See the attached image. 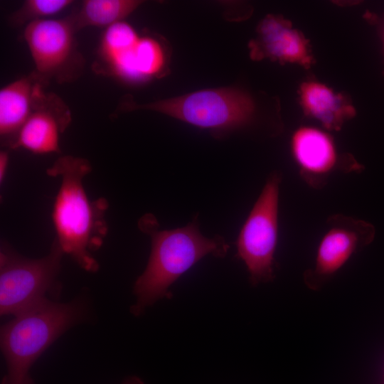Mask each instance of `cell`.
I'll return each instance as SVG.
<instances>
[{"label":"cell","instance_id":"cell-15","mask_svg":"<svg viewBox=\"0 0 384 384\" xmlns=\"http://www.w3.org/2000/svg\"><path fill=\"white\" fill-rule=\"evenodd\" d=\"M142 4L137 0H85L72 15L78 31L90 26L106 28L123 21Z\"/></svg>","mask_w":384,"mask_h":384},{"label":"cell","instance_id":"cell-8","mask_svg":"<svg viewBox=\"0 0 384 384\" xmlns=\"http://www.w3.org/2000/svg\"><path fill=\"white\" fill-rule=\"evenodd\" d=\"M375 236V226L368 221L343 214L329 216L316 249L314 265L304 273L306 284L318 287L358 250L370 244Z\"/></svg>","mask_w":384,"mask_h":384},{"label":"cell","instance_id":"cell-7","mask_svg":"<svg viewBox=\"0 0 384 384\" xmlns=\"http://www.w3.org/2000/svg\"><path fill=\"white\" fill-rule=\"evenodd\" d=\"M73 15L46 18L26 26L23 38L35 65L36 74L48 85L68 83L80 78L85 58L78 50Z\"/></svg>","mask_w":384,"mask_h":384},{"label":"cell","instance_id":"cell-1","mask_svg":"<svg viewBox=\"0 0 384 384\" xmlns=\"http://www.w3.org/2000/svg\"><path fill=\"white\" fill-rule=\"evenodd\" d=\"M91 170L87 159L63 156L47 169V174L61 178L52 213L55 239L63 253L83 270L94 272L99 265L91 252L100 248L107 235L105 216L108 203L104 198L90 201L87 196L83 178Z\"/></svg>","mask_w":384,"mask_h":384},{"label":"cell","instance_id":"cell-10","mask_svg":"<svg viewBox=\"0 0 384 384\" xmlns=\"http://www.w3.org/2000/svg\"><path fill=\"white\" fill-rule=\"evenodd\" d=\"M38 90L32 113L22 127L12 149L22 148L33 154L59 153L60 136L72 120L71 111L57 94Z\"/></svg>","mask_w":384,"mask_h":384},{"label":"cell","instance_id":"cell-5","mask_svg":"<svg viewBox=\"0 0 384 384\" xmlns=\"http://www.w3.org/2000/svg\"><path fill=\"white\" fill-rule=\"evenodd\" d=\"M63 252L55 239L50 252L28 259L1 243L0 252V313L16 316L47 299L56 285Z\"/></svg>","mask_w":384,"mask_h":384},{"label":"cell","instance_id":"cell-12","mask_svg":"<svg viewBox=\"0 0 384 384\" xmlns=\"http://www.w3.org/2000/svg\"><path fill=\"white\" fill-rule=\"evenodd\" d=\"M257 36L250 43L255 60L269 58L309 67L313 61L309 44L303 34L283 17L267 16L257 27Z\"/></svg>","mask_w":384,"mask_h":384},{"label":"cell","instance_id":"cell-11","mask_svg":"<svg viewBox=\"0 0 384 384\" xmlns=\"http://www.w3.org/2000/svg\"><path fill=\"white\" fill-rule=\"evenodd\" d=\"M165 65L161 43L150 36H139L130 44L112 54L97 57L93 70L118 80L136 83L157 77Z\"/></svg>","mask_w":384,"mask_h":384},{"label":"cell","instance_id":"cell-3","mask_svg":"<svg viewBox=\"0 0 384 384\" xmlns=\"http://www.w3.org/2000/svg\"><path fill=\"white\" fill-rule=\"evenodd\" d=\"M77 303L46 299L1 329L6 372L1 384H35L30 369L41 354L80 318Z\"/></svg>","mask_w":384,"mask_h":384},{"label":"cell","instance_id":"cell-13","mask_svg":"<svg viewBox=\"0 0 384 384\" xmlns=\"http://www.w3.org/2000/svg\"><path fill=\"white\" fill-rule=\"evenodd\" d=\"M42 81L33 71L0 90L1 144L12 149L18 135L33 112L36 93Z\"/></svg>","mask_w":384,"mask_h":384},{"label":"cell","instance_id":"cell-17","mask_svg":"<svg viewBox=\"0 0 384 384\" xmlns=\"http://www.w3.org/2000/svg\"><path fill=\"white\" fill-rule=\"evenodd\" d=\"M9 161V155L7 151H1L0 152V181L4 179L6 171Z\"/></svg>","mask_w":384,"mask_h":384},{"label":"cell","instance_id":"cell-6","mask_svg":"<svg viewBox=\"0 0 384 384\" xmlns=\"http://www.w3.org/2000/svg\"><path fill=\"white\" fill-rule=\"evenodd\" d=\"M281 182L277 171L268 176L236 240L237 257L245 264L254 286L272 282L275 277Z\"/></svg>","mask_w":384,"mask_h":384},{"label":"cell","instance_id":"cell-2","mask_svg":"<svg viewBox=\"0 0 384 384\" xmlns=\"http://www.w3.org/2000/svg\"><path fill=\"white\" fill-rule=\"evenodd\" d=\"M139 228L150 236L151 248L146 269L134 285V315L141 314L160 299L171 298V284L203 257L208 255L223 257L229 249L223 237L203 235L196 219L183 228L159 230L155 217L146 214L139 220Z\"/></svg>","mask_w":384,"mask_h":384},{"label":"cell","instance_id":"cell-4","mask_svg":"<svg viewBox=\"0 0 384 384\" xmlns=\"http://www.w3.org/2000/svg\"><path fill=\"white\" fill-rule=\"evenodd\" d=\"M118 111L151 110L215 132L229 130L247 124L254 104L245 93L232 88L202 90L182 96L138 104L124 97Z\"/></svg>","mask_w":384,"mask_h":384},{"label":"cell","instance_id":"cell-19","mask_svg":"<svg viewBox=\"0 0 384 384\" xmlns=\"http://www.w3.org/2000/svg\"><path fill=\"white\" fill-rule=\"evenodd\" d=\"M380 37H381L382 45H383V55H384V18L383 19L382 23L380 25Z\"/></svg>","mask_w":384,"mask_h":384},{"label":"cell","instance_id":"cell-16","mask_svg":"<svg viewBox=\"0 0 384 384\" xmlns=\"http://www.w3.org/2000/svg\"><path fill=\"white\" fill-rule=\"evenodd\" d=\"M73 3L72 0H26L9 17V23L14 27L46 19L60 13Z\"/></svg>","mask_w":384,"mask_h":384},{"label":"cell","instance_id":"cell-9","mask_svg":"<svg viewBox=\"0 0 384 384\" xmlns=\"http://www.w3.org/2000/svg\"><path fill=\"white\" fill-rule=\"evenodd\" d=\"M290 144L299 175L312 188H323L335 173H360L364 169L351 155L340 154L332 137L317 128L299 127Z\"/></svg>","mask_w":384,"mask_h":384},{"label":"cell","instance_id":"cell-14","mask_svg":"<svg viewBox=\"0 0 384 384\" xmlns=\"http://www.w3.org/2000/svg\"><path fill=\"white\" fill-rule=\"evenodd\" d=\"M300 99L306 114L329 130H340L356 114L353 106L346 96L336 93L319 82L304 83L300 89Z\"/></svg>","mask_w":384,"mask_h":384},{"label":"cell","instance_id":"cell-18","mask_svg":"<svg viewBox=\"0 0 384 384\" xmlns=\"http://www.w3.org/2000/svg\"><path fill=\"white\" fill-rule=\"evenodd\" d=\"M122 384H145L143 380L135 375L129 376L125 378Z\"/></svg>","mask_w":384,"mask_h":384}]
</instances>
